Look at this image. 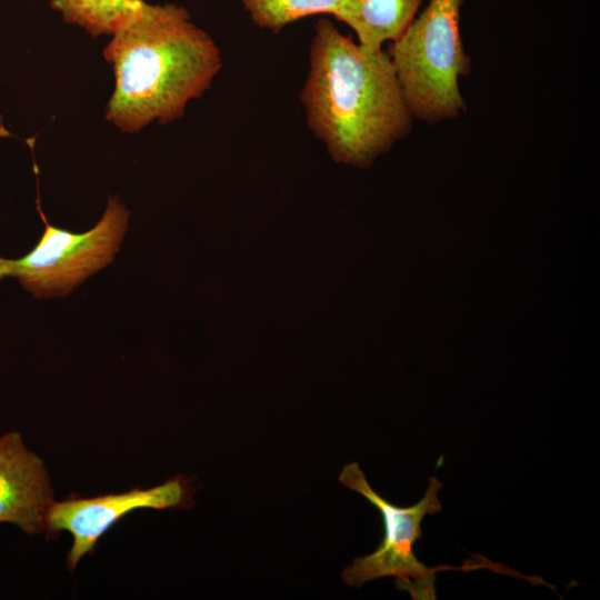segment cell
Segmentation results:
<instances>
[{
  "mask_svg": "<svg viewBox=\"0 0 600 600\" xmlns=\"http://www.w3.org/2000/svg\"><path fill=\"white\" fill-rule=\"evenodd\" d=\"M300 100L309 129L339 163L369 168L412 128L388 51H368L328 19L309 48Z\"/></svg>",
  "mask_w": 600,
  "mask_h": 600,
  "instance_id": "obj_1",
  "label": "cell"
},
{
  "mask_svg": "<svg viewBox=\"0 0 600 600\" xmlns=\"http://www.w3.org/2000/svg\"><path fill=\"white\" fill-rule=\"evenodd\" d=\"M103 57L116 78L106 119L127 133L181 118L222 67L216 42L176 3L142 2L111 34Z\"/></svg>",
  "mask_w": 600,
  "mask_h": 600,
  "instance_id": "obj_2",
  "label": "cell"
},
{
  "mask_svg": "<svg viewBox=\"0 0 600 600\" xmlns=\"http://www.w3.org/2000/svg\"><path fill=\"white\" fill-rule=\"evenodd\" d=\"M464 0H429L388 50L413 119L434 124L467 110L459 78L472 62L460 33Z\"/></svg>",
  "mask_w": 600,
  "mask_h": 600,
  "instance_id": "obj_3",
  "label": "cell"
},
{
  "mask_svg": "<svg viewBox=\"0 0 600 600\" xmlns=\"http://www.w3.org/2000/svg\"><path fill=\"white\" fill-rule=\"evenodd\" d=\"M34 248L19 259L0 257V280L14 278L37 299L66 297L89 277L112 263L129 226L130 211L110 197L99 222L84 233L50 224Z\"/></svg>",
  "mask_w": 600,
  "mask_h": 600,
  "instance_id": "obj_4",
  "label": "cell"
},
{
  "mask_svg": "<svg viewBox=\"0 0 600 600\" xmlns=\"http://www.w3.org/2000/svg\"><path fill=\"white\" fill-rule=\"evenodd\" d=\"M339 481L363 496L378 509L383 528V537L376 551L356 558L352 564L343 570V582L359 588L368 581L393 577L396 587L407 591L413 600H434L438 569L419 561L413 546L422 537L423 518L442 509L438 498L442 483L436 477H430L421 500L410 507H400L372 489L357 462L343 467Z\"/></svg>",
  "mask_w": 600,
  "mask_h": 600,
  "instance_id": "obj_5",
  "label": "cell"
},
{
  "mask_svg": "<svg viewBox=\"0 0 600 600\" xmlns=\"http://www.w3.org/2000/svg\"><path fill=\"white\" fill-rule=\"evenodd\" d=\"M191 504V489L182 477H176L149 489H133L91 498L53 500L46 517V530L67 531L72 544L67 556L72 571L92 552L98 540L121 518L137 509H176Z\"/></svg>",
  "mask_w": 600,
  "mask_h": 600,
  "instance_id": "obj_6",
  "label": "cell"
},
{
  "mask_svg": "<svg viewBox=\"0 0 600 600\" xmlns=\"http://www.w3.org/2000/svg\"><path fill=\"white\" fill-rule=\"evenodd\" d=\"M53 500L43 460L26 447L20 433L0 436V523L40 533Z\"/></svg>",
  "mask_w": 600,
  "mask_h": 600,
  "instance_id": "obj_7",
  "label": "cell"
},
{
  "mask_svg": "<svg viewBox=\"0 0 600 600\" xmlns=\"http://www.w3.org/2000/svg\"><path fill=\"white\" fill-rule=\"evenodd\" d=\"M424 0H339L332 16L350 27L368 51L396 41L417 17Z\"/></svg>",
  "mask_w": 600,
  "mask_h": 600,
  "instance_id": "obj_8",
  "label": "cell"
},
{
  "mask_svg": "<svg viewBox=\"0 0 600 600\" xmlns=\"http://www.w3.org/2000/svg\"><path fill=\"white\" fill-rule=\"evenodd\" d=\"M144 0H51L64 22L91 37L111 36Z\"/></svg>",
  "mask_w": 600,
  "mask_h": 600,
  "instance_id": "obj_9",
  "label": "cell"
},
{
  "mask_svg": "<svg viewBox=\"0 0 600 600\" xmlns=\"http://www.w3.org/2000/svg\"><path fill=\"white\" fill-rule=\"evenodd\" d=\"M252 22L261 29L279 32L302 18L331 14L339 0H239Z\"/></svg>",
  "mask_w": 600,
  "mask_h": 600,
  "instance_id": "obj_10",
  "label": "cell"
}]
</instances>
